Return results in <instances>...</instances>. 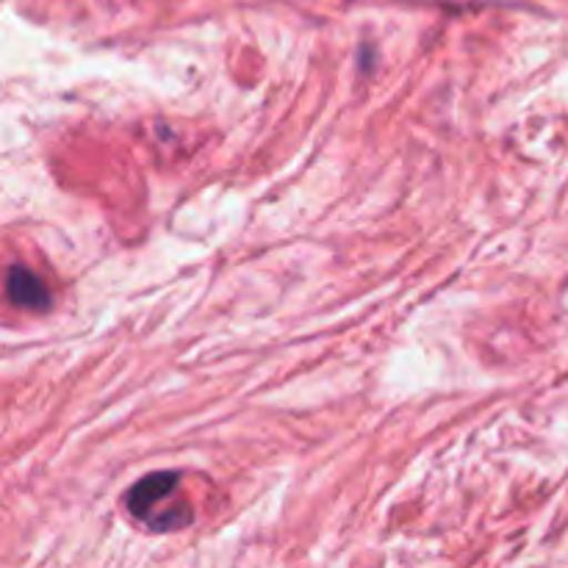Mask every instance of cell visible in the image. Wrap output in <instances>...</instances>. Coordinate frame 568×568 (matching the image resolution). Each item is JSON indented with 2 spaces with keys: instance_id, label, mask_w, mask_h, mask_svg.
I'll return each instance as SVG.
<instances>
[{
  "instance_id": "6da1fadb",
  "label": "cell",
  "mask_w": 568,
  "mask_h": 568,
  "mask_svg": "<svg viewBox=\"0 0 568 568\" xmlns=\"http://www.w3.org/2000/svg\"><path fill=\"white\" fill-rule=\"evenodd\" d=\"M128 514L155 532L183 530L192 525L194 510L181 497V475L178 471H155L142 477L125 497Z\"/></svg>"
},
{
  "instance_id": "7a4b0ae2",
  "label": "cell",
  "mask_w": 568,
  "mask_h": 568,
  "mask_svg": "<svg viewBox=\"0 0 568 568\" xmlns=\"http://www.w3.org/2000/svg\"><path fill=\"white\" fill-rule=\"evenodd\" d=\"M6 297L17 308L26 311H44L50 305V292L42 283V277L33 275L26 266H11L6 275Z\"/></svg>"
}]
</instances>
